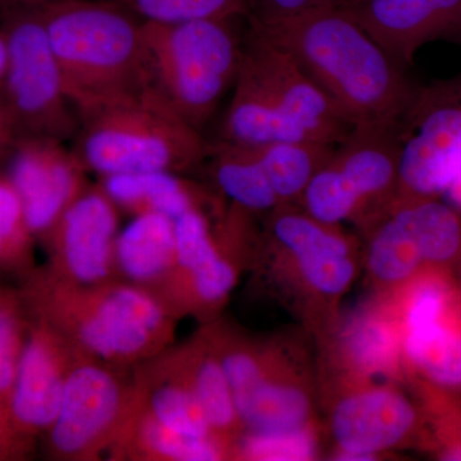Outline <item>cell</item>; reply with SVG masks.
<instances>
[{"mask_svg": "<svg viewBox=\"0 0 461 461\" xmlns=\"http://www.w3.org/2000/svg\"><path fill=\"white\" fill-rule=\"evenodd\" d=\"M249 21L267 23L304 14L309 9L327 5L324 0H248Z\"/></svg>", "mask_w": 461, "mask_h": 461, "instance_id": "cell-31", "label": "cell"}, {"mask_svg": "<svg viewBox=\"0 0 461 461\" xmlns=\"http://www.w3.org/2000/svg\"><path fill=\"white\" fill-rule=\"evenodd\" d=\"M397 127L355 126L320 167L299 206L315 220L357 230L397 194Z\"/></svg>", "mask_w": 461, "mask_h": 461, "instance_id": "cell-9", "label": "cell"}, {"mask_svg": "<svg viewBox=\"0 0 461 461\" xmlns=\"http://www.w3.org/2000/svg\"><path fill=\"white\" fill-rule=\"evenodd\" d=\"M76 353L60 333L33 320L9 393V406L20 432L33 442L56 420Z\"/></svg>", "mask_w": 461, "mask_h": 461, "instance_id": "cell-15", "label": "cell"}, {"mask_svg": "<svg viewBox=\"0 0 461 461\" xmlns=\"http://www.w3.org/2000/svg\"><path fill=\"white\" fill-rule=\"evenodd\" d=\"M118 232V206L102 186L87 187L60 215L44 241L51 254L48 268L77 285L113 281Z\"/></svg>", "mask_w": 461, "mask_h": 461, "instance_id": "cell-13", "label": "cell"}, {"mask_svg": "<svg viewBox=\"0 0 461 461\" xmlns=\"http://www.w3.org/2000/svg\"><path fill=\"white\" fill-rule=\"evenodd\" d=\"M232 99L218 140L338 145L353 126L286 50L249 25Z\"/></svg>", "mask_w": 461, "mask_h": 461, "instance_id": "cell-4", "label": "cell"}, {"mask_svg": "<svg viewBox=\"0 0 461 461\" xmlns=\"http://www.w3.org/2000/svg\"><path fill=\"white\" fill-rule=\"evenodd\" d=\"M32 324L20 290L0 285V395L8 399Z\"/></svg>", "mask_w": 461, "mask_h": 461, "instance_id": "cell-28", "label": "cell"}, {"mask_svg": "<svg viewBox=\"0 0 461 461\" xmlns=\"http://www.w3.org/2000/svg\"><path fill=\"white\" fill-rule=\"evenodd\" d=\"M33 320L45 321L86 359L113 366L145 362L173 336L171 309L129 282L77 285L50 268L33 269L21 288Z\"/></svg>", "mask_w": 461, "mask_h": 461, "instance_id": "cell-2", "label": "cell"}, {"mask_svg": "<svg viewBox=\"0 0 461 461\" xmlns=\"http://www.w3.org/2000/svg\"><path fill=\"white\" fill-rule=\"evenodd\" d=\"M7 42H5V35H3L2 30H0V87H2L5 68H7Z\"/></svg>", "mask_w": 461, "mask_h": 461, "instance_id": "cell-33", "label": "cell"}, {"mask_svg": "<svg viewBox=\"0 0 461 461\" xmlns=\"http://www.w3.org/2000/svg\"><path fill=\"white\" fill-rule=\"evenodd\" d=\"M18 140L20 139H18L16 129L0 99V166L9 160Z\"/></svg>", "mask_w": 461, "mask_h": 461, "instance_id": "cell-32", "label": "cell"}, {"mask_svg": "<svg viewBox=\"0 0 461 461\" xmlns=\"http://www.w3.org/2000/svg\"><path fill=\"white\" fill-rule=\"evenodd\" d=\"M78 117L149 85L142 23L111 0L38 5Z\"/></svg>", "mask_w": 461, "mask_h": 461, "instance_id": "cell-5", "label": "cell"}, {"mask_svg": "<svg viewBox=\"0 0 461 461\" xmlns=\"http://www.w3.org/2000/svg\"><path fill=\"white\" fill-rule=\"evenodd\" d=\"M420 249L427 269L453 272L461 263V221L454 209L433 198H402L391 202Z\"/></svg>", "mask_w": 461, "mask_h": 461, "instance_id": "cell-24", "label": "cell"}, {"mask_svg": "<svg viewBox=\"0 0 461 461\" xmlns=\"http://www.w3.org/2000/svg\"><path fill=\"white\" fill-rule=\"evenodd\" d=\"M249 25L290 53L351 126H399L412 99L411 89L396 60L348 9L321 5Z\"/></svg>", "mask_w": 461, "mask_h": 461, "instance_id": "cell-1", "label": "cell"}, {"mask_svg": "<svg viewBox=\"0 0 461 461\" xmlns=\"http://www.w3.org/2000/svg\"><path fill=\"white\" fill-rule=\"evenodd\" d=\"M342 8L397 63L411 59L424 39L461 21V0H362Z\"/></svg>", "mask_w": 461, "mask_h": 461, "instance_id": "cell-16", "label": "cell"}, {"mask_svg": "<svg viewBox=\"0 0 461 461\" xmlns=\"http://www.w3.org/2000/svg\"><path fill=\"white\" fill-rule=\"evenodd\" d=\"M115 456L160 461L229 460L230 453L215 439L191 438L166 429L136 408L118 433L111 451Z\"/></svg>", "mask_w": 461, "mask_h": 461, "instance_id": "cell-22", "label": "cell"}, {"mask_svg": "<svg viewBox=\"0 0 461 461\" xmlns=\"http://www.w3.org/2000/svg\"><path fill=\"white\" fill-rule=\"evenodd\" d=\"M406 378L461 388V300L438 320L400 332Z\"/></svg>", "mask_w": 461, "mask_h": 461, "instance_id": "cell-18", "label": "cell"}, {"mask_svg": "<svg viewBox=\"0 0 461 461\" xmlns=\"http://www.w3.org/2000/svg\"><path fill=\"white\" fill-rule=\"evenodd\" d=\"M133 405V386L113 366L78 355L48 435L51 456L93 460L111 450Z\"/></svg>", "mask_w": 461, "mask_h": 461, "instance_id": "cell-11", "label": "cell"}, {"mask_svg": "<svg viewBox=\"0 0 461 461\" xmlns=\"http://www.w3.org/2000/svg\"><path fill=\"white\" fill-rule=\"evenodd\" d=\"M411 102L408 130L397 129V194L402 198H433L447 193L461 176V107L450 103Z\"/></svg>", "mask_w": 461, "mask_h": 461, "instance_id": "cell-12", "label": "cell"}, {"mask_svg": "<svg viewBox=\"0 0 461 461\" xmlns=\"http://www.w3.org/2000/svg\"><path fill=\"white\" fill-rule=\"evenodd\" d=\"M320 423L286 433L245 432L235 460H312L320 457Z\"/></svg>", "mask_w": 461, "mask_h": 461, "instance_id": "cell-29", "label": "cell"}, {"mask_svg": "<svg viewBox=\"0 0 461 461\" xmlns=\"http://www.w3.org/2000/svg\"><path fill=\"white\" fill-rule=\"evenodd\" d=\"M175 257V221L163 214L145 212L133 215L115 240V272L129 284L150 291L165 284Z\"/></svg>", "mask_w": 461, "mask_h": 461, "instance_id": "cell-19", "label": "cell"}, {"mask_svg": "<svg viewBox=\"0 0 461 461\" xmlns=\"http://www.w3.org/2000/svg\"><path fill=\"white\" fill-rule=\"evenodd\" d=\"M102 189L118 206L133 215L153 212L177 220L191 209L203 208L206 196L180 173H122L103 177Z\"/></svg>", "mask_w": 461, "mask_h": 461, "instance_id": "cell-21", "label": "cell"}, {"mask_svg": "<svg viewBox=\"0 0 461 461\" xmlns=\"http://www.w3.org/2000/svg\"><path fill=\"white\" fill-rule=\"evenodd\" d=\"M232 23H142L149 85L200 132L238 77L244 38Z\"/></svg>", "mask_w": 461, "mask_h": 461, "instance_id": "cell-7", "label": "cell"}, {"mask_svg": "<svg viewBox=\"0 0 461 461\" xmlns=\"http://www.w3.org/2000/svg\"><path fill=\"white\" fill-rule=\"evenodd\" d=\"M156 364L133 386L136 408L178 435L218 441L198 400L168 357Z\"/></svg>", "mask_w": 461, "mask_h": 461, "instance_id": "cell-20", "label": "cell"}, {"mask_svg": "<svg viewBox=\"0 0 461 461\" xmlns=\"http://www.w3.org/2000/svg\"><path fill=\"white\" fill-rule=\"evenodd\" d=\"M66 142L20 139L9 158V180L35 239H48L60 215L86 187V169Z\"/></svg>", "mask_w": 461, "mask_h": 461, "instance_id": "cell-14", "label": "cell"}, {"mask_svg": "<svg viewBox=\"0 0 461 461\" xmlns=\"http://www.w3.org/2000/svg\"><path fill=\"white\" fill-rule=\"evenodd\" d=\"M168 357L198 400L215 438L235 459L236 446L245 429L226 373L204 336L200 333Z\"/></svg>", "mask_w": 461, "mask_h": 461, "instance_id": "cell-17", "label": "cell"}, {"mask_svg": "<svg viewBox=\"0 0 461 461\" xmlns=\"http://www.w3.org/2000/svg\"><path fill=\"white\" fill-rule=\"evenodd\" d=\"M327 5H333V0H324Z\"/></svg>", "mask_w": 461, "mask_h": 461, "instance_id": "cell-36", "label": "cell"}, {"mask_svg": "<svg viewBox=\"0 0 461 461\" xmlns=\"http://www.w3.org/2000/svg\"><path fill=\"white\" fill-rule=\"evenodd\" d=\"M330 437V459L378 460L426 441L423 412L397 382L369 381L318 388Z\"/></svg>", "mask_w": 461, "mask_h": 461, "instance_id": "cell-10", "label": "cell"}, {"mask_svg": "<svg viewBox=\"0 0 461 461\" xmlns=\"http://www.w3.org/2000/svg\"><path fill=\"white\" fill-rule=\"evenodd\" d=\"M54 0H0V11L5 8L17 7V5H41Z\"/></svg>", "mask_w": 461, "mask_h": 461, "instance_id": "cell-34", "label": "cell"}, {"mask_svg": "<svg viewBox=\"0 0 461 461\" xmlns=\"http://www.w3.org/2000/svg\"><path fill=\"white\" fill-rule=\"evenodd\" d=\"M33 240L20 195L8 176L0 175V272L29 276Z\"/></svg>", "mask_w": 461, "mask_h": 461, "instance_id": "cell-27", "label": "cell"}, {"mask_svg": "<svg viewBox=\"0 0 461 461\" xmlns=\"http://www.w3.org/2000/svg\"><path fill=\"white\" fill-rule=\"evenodd\" d=\"M206 159L215 186L230 205L259 218L281 206L254 147L218 140Z\"/></svg>", "mask_w": 461, "mask_h": 461, "instance_id": "cell-23", "label": "cell"}, {"mask_svg": "<svg viewBox=\"0 0 461 461\" xmlns=\"http://www.w3.org/2000/svg\"><path fill=\"white\" fill-rule=\"evenodd\" d=\"M0 30L7 42V68L0 99L18 139H75L77 112L66 93L38 5L0 11Z\"/></svg>", "mask_w": 461, "mask_h": 461, "instance_id": "cell-8", "label": "cell"}, {"mask_svg": "<svg viewBox=\"0 0 461 461\" xmlns=\"http://www.w3.org/2000/svg\"><path fill=\"white\" fill-rule=\"evenodd\" d=\"M141 23H171L249 18L248 0H111Z\"/></svg>", "mask_w": 461, "mask_h": 461, "instance_id": "cell-26", "label": "cell"}, {"mask_svg": "<svg viewBox=\"0 0 461 461\" xmlns=\"http://www.w3.org/2000/svg\"><path fill=\"white\" fill-rule=\"evenodd\" d=\"M336 145L320 142H277L254 147L281 205L299 204L315 172Z\"/></svg>", "mask_w": 461, "mask_h": 461, "instance_id": "cell-25", "label": "cell"}, {"mask_svg": "<svg viewBox=\"0 0 461 461\" xmlns=\"http://www.w3.org/2000/svg\"><path fill=\"white\" fill-rule=\"evenodd\" d=\"M75 151L100 177L122 173H182L202 166L211 151L203 133L150 85L78 117Z\"/></svg>", "mask_w": 461, "mask_h": 461, "instance_id": "cell-6", "label": "cell"}, {"mask_svg": "<svg viewBox=\"0 0 461 461\" xmlns=\"http://www.w3.org/2000/svg\"><path fill=\"white\" fill-rule=\"evenodd\" d=\"M250 262L271 295L312 336L329 335L362 267V244L342 226L315 220L296 204L262 218Z\"/></svg>", "mask_w": 461, "mask_h": 461, "instance_id": "cell-3", "label": "cell"}, {"mask_svg": "<svg viewBox=\"0 0 461 461\" xmlns=\"http://www.w3.org/2000/svg\"><path fill=\"white\" fill-rule=\"evenodd\" d=\"M362 2V0H333V5L338 7H350V5H357V3Z\"/></svg>", "mask_w": 461, "mask_h": 461, "instance_id": "cell-35", "label": "cell"}, {"mask_svg": "<svg viewBox=\"0 0 461 461\" xmlns=\"http://www.w3.org/2000/svg\"><path fill=\"white\" fill-rule=\"evenodd\" d=\"M32 447L33 442L18 429L8 399L0 395V461L27 459Z\"/></svg>", "mask_w": 461, "mask_h": 461, "instance_id": "cell-30", "label": "cell"}]
</instances>
